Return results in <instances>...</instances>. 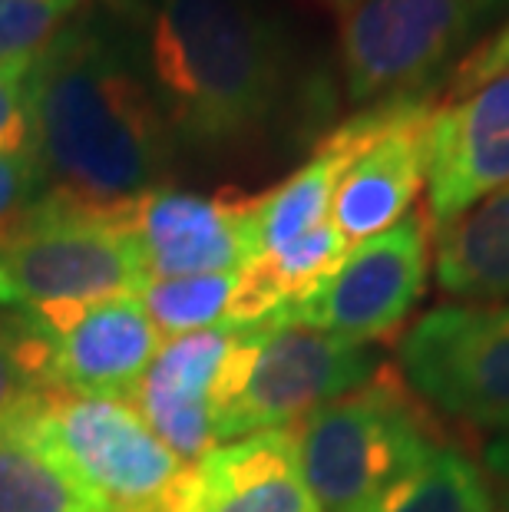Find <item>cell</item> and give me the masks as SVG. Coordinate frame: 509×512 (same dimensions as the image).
<instances>
[{
	"instance_id": "1",
	"label": "cell",
	"mask_w": 509,
	"mask_h": 512,
	"mask_svg": "<svg viewBox=\"0 0 509 512\" xmlns=\"http://www.w3.org/2000/svg\"><path fill=\"white\" fill-rule=\"evenodd\" d=\"M34 152L50 195L116 215L166 185L176 136L153 83L110 30L67 24L30 70Z\"/></svg>"
},
{
	"instance_id": "2",
	"label": "cell",
	"mask_w": 509,
	"mask_h": 512,
	"mask_svg": "<svg viewBox=\"0 0 509 512\" xmlns=\"http://www.w3.org/2000/svg\"><path fill=\"white\" fill-rule=\"evenodd\" d=\"M146 67L176 146L209 156L268 143L305 90L262 0H153Z\"/></svg>"
},
{
	"instance_id": "3",
	"label": "cell",
	"mask_w": 509,
	"mask_h": 512,
	"mask_svg": "<svg viewBox=\"0 0 509 512\" xmlns=\"http://www.w3.org/2000/svg\"><path fill=\"white\" fill-rule=\"evenodd\" d=\"M0 423L103 512H166L186 470L123 400L34 387Z\"/></svg>"
},
{
	"instance_id": "4",
	"label": "cell",
	"mask_w": 509,
	"mask_h": 512,
	"mask_svg": "<svg viewBox=\"0 0 509 512\" xmlns=\"http://www.w3.org/2000/svg\"><path fill=\"white\" fill-rule=\"evenodd\" d=\"M387 364L371 344L268 318L235 328L212 394L215 440L291 430L324 403L371 384Z\"/></svg>"
},
{
	"instance_id": "5",
	"label": "cell",
	"mask_w": 509,
	"mask_h": 512,
	"mask_svg": "<svg viewBox=\"0 0 509 512\" xmlns=\"http://www.w3.org/2000/svg\"><path fill=\"white\" fill-rule=\"evenodd\" d=\"M291 433L321 512H367L440 446L420 397L391 367L308 413Z\"/></svg>"
},
{
	"instance_id": "6",
	"label": "cell",
	"mask_w": 509,
	"mask_h": 512,
	"mask_svg": "<svg viewBox=\"0 0 509 512\" xmlns=\"http://www.w3.org/2000/svg\"><path fill=\"white\" fill-rule=\"evenodd\" d=\"M123 212H90L50 195L37 219L0 248V308L139 298L149 275Z\"/></svg>"
},
{
	"instance_id": "7",
	"label": "cell",
	"mask_w": 509,
	"mask_h": 512,
	"mask_svg": "<svg viewBox=\"0 0 509 512\" xmlns=\"http://www.w3.org/2000/svg\"><path fill=\"white\" fill-rule=\"evenodd\" d=\"M509 0H354L341 17V67L354 103L427 96L480 43Z\"/></svg>"
},
{
	"instance_id": "8",
	"label": "cell",
	"mask_w": 509,
	"mask_h": 512,
	"mask_svg": "<svg viewBox=\"0 0 509 512\" xmlns=\"http://www.w3.org/2000/svg\"><path fill=\"white\" fill-rule=\"evenodd\" d=\"M0 321L34 387L129 403L159 351V331L139 298L10 311Z\"/></svg>"
},
{
	"instance_id": "9",
	"label": "cell",
	"mask_w": 509,
	"mask_h": 512,
	"mask_svg": "<svg viewBox=\"0 0 509 512\" xmlns=\"http://www.w3.org/2000/svg\"><path fill=\"white\" fill-rule=\"evenodd\" d=\"M404 384L473 430L509 433V301L443 304L397 344Z\"/></svg>"
},
{
	"instance_id": "10",
	"label": "cell",
	"mask_w": 509,
	"mask_h": 512,
	"mask_svg": "<svg viewBox=\"0 0 509 512\" xmlns=\"http://www.w3.org/2000/svg\"><path fill=\"white\" fill-rule=\"evenodd\" d=\"M430 232L427 209L404 215L387 232L348 248L318 291L275 318L361 344L394 334L427 291Z\"/></svg>"
},
{
	"instance_id": "11",
	"label": "cell",
	"mask_w": 509,
	"mask_h": 512,
	"mask_svg": "<svg viewBox=\"0 0 509 512\" xmlns=\"http://www.w3.org/2000/svg\"><path fill=\"white\" fill-rule=\"evenodd\" d=\"M146 275L192 278L242 271L258 258L255 195H199L156 189L123 212Z\"/></svg>"
},
{
	"instance_id": "12",
	"label": "cell",
	"mask_w": 509,
	"mask_h": 512,
	"mask_svg": "<svg viewBox=\"0 0 509 512\" xmlns=\"http://www.w3.org/2000/svg\"><path fill=\"white\" fill-rule=\"evenodd\" d=\"M509 185V73L433 113L427 139V219L450 225Z\"/></svg>"
},
{
	"instance_id": "13",
	"label": "cell",
	"mask_w": 509,
	"mask_h": 512,
	"mask_svg": "<svg viewBox=\"0 0 509 512\" xmlns=\"http://www.w3.org/2000/svg\"><path fill=\"white\" fill-rule=\"evenodd\" d=\"M430 96H397L394 113L338 182L331 225L351 248L387 232L414 209L427 185Z\"/></svg>"
},
{
	"instance_id": "14",
	"label": "cell",
	"mask_w": 509,
	"mask_h": 512,
	"mask_svg": "<svg viewBox=\"0 0 509 512\" xmlns=\"http://www.w3.org/2000/svg\"><path fill=\"white\" fill-rule=\"evenodd\" d=\"M166 512H321L298 466L295 433L268 430L215 446L182 470Z\"/></svg>"
},
{
	"instance_id": "15",
	"label": "cell",
	"mask_w": 509,
	"mask_h": 512,
	"mask_svg": "<svg viewBox=\"0 0 509 512\" xmlns=\"http://www.w3.org/2000/svg\"><path fill=\"white\" fill-rule=\"evenodd\" d=\"M229 347L232 328L169 337L166 344H159L156 357L129 397V407H136L146 427L186 466L199 463L219 446L212 394Z\"/></svg>"
},
{
	"instance_id": "16",
	"label": "cell",
	"mask_w": 509,
	"mask_h": 512,
	"mask_svg": "<svg viewBox=\"0 0 509 512\" xmlns=\"http://www.w3.org/2000/svg\"><path fill=\"white\" fill-rule=\"evenodd\" d=\"M437 285L460 304L509 301V185L437 232Z\"/></svg>"
},
{
	"instance_id": "17",
	"label": "cell",
	"mask_w": 509,
	"mask_h": 512,
	"mask_svg": "<svg viewBox=\"0 0 509 512\" xmlns=\"http://www.w3.org/2000/svg\"><path fill=\"white\" fill-rule=\"evenodd\" d=\"M367 512H496V496L480 463L440 443Z\"/></svg>"
},
{
	"instance_id": "18",
	"label": "cell",
	"mask_w": 509,
	"mask_h": 512,
	"mask_svg": "<svg viewBox=\"0 0 509 512\" xmlns=\"http://www.w3.org/2000/svg\"><path fill=\"white\" fill-rule=\"evenodd\" d=\"M242 271L192 278H153L139 291V304L159 334L179 337L212 328H232V308Z\"/></svg>"
},
{
	"instance_id": "19",
	"label": "cell",
	"mask_w": 509,
	"mask_h": 512,
	"mask_svg": "<svg viewBox=\"0 0 509 512\" xmlns=\"http://www.w3.org/2000/svg\"><path fill=\"white\" fill-rule=\"evenodd\" d=\"M0 512H103L0 423Z\"/></svg>"
},
{
	"instance_id": "20",
	"label": "cell",
	"mask_w": 509,
	"mask_h": 512,
	"mask_svg": "<svg viewBox=\"0 0 509 512\" xmlns=\"http://www.w3.org/2000/svg\"><path fill=\"white\" fill-rule=\"evenodd\" d=\"M77 7L80 0H0V63L40 57Z\"/></svg>"
},
{
	"instance_id": "21",
	"label": "cell",
	"mask_w": 509,
	"mask_h": 512,
	"mask_svg": "<svg viewBox=\"0 0 509 512\" xmlns=\"http://www.w3.org/2000/svg\"><path fill=\"white\" fill-rule=\"evenodd\" d=\"M50 185L37 156H0V248L37 219Z\"/></svg>"
},
{
	"instance_id": "22",
	"label": "cell",
	"mask_w": 509,
	"mask_h": 512,
	"mask_svg": "<svg viewBox=\"0 0 509 512\" xmlns=\"http://www.w3.org/2000/svg\"><path fill=\"white\" fill-rule=\"evenodd\" d=\"M34 60L0 63V156H37L34 113H30V70H34Z\"/></svg>"
},
{
	"instance_id": "23",
	"label": "cell",
	"mask_w": 509,
	"mask_h": 512,
	"mask_svg": "<svg viewBox=\"0 0 509 512\" xmlns=\"http://www.w3.org/2000/svg\"><path fill=\"white\" fill-rule=\"evenodd\" d=\"M503 73H509V20L493 37L476 43L467 57L460 60V67L447 76L450 100H460V96L480 90L483 83H490Z\"/></svg>"
},
{
	"instance_id": "24",
	"label": "cell",
	"mask_w": 509,
	"mask_h": 512,
	"mask_svg": "<svg viewBox=\"0 0 509 512\" xmlns=\"http://www.w3.org/2000/svg\"><path fill=\"white\" fill-rule=\"evenodd\" d=\"M30 390H34V384L27 380L24 367H20L14 354V344H10V337L4 331V321H0V420H4Z\"/></svg>"
},
{
	"instance_id": "25",
	"label": "cell",
	"mask_w": 509,
	"mask_h": 512,
	"mask_svg": "<svg viewBox=\"0 0 509 512\" xmlns=\"http://www.w3.org/2000/svg\"><path fill=\"white\" fill-rule=\"evenodd\" d=\"M483 473L490 479L493 496L509 509V433L496 437L490 446L483 450Z\"/></svg>"
},
{
	"instance_id": "26",
	"label": "cell",
	"mask_w": 509,
	"mask_h": 512,
	"mask_svg": "<svg viewBox=\"0 0 509 512\" xmlns=\"http://www.w3.org/2000/svg\"><path fill=\"white\" fill-rule=\"evenodd\" d=\"M318 4H328L331 10H338V14L344 17V14H348V10L354 7V0H318Z\"/></svg>"
}]
</instances>
